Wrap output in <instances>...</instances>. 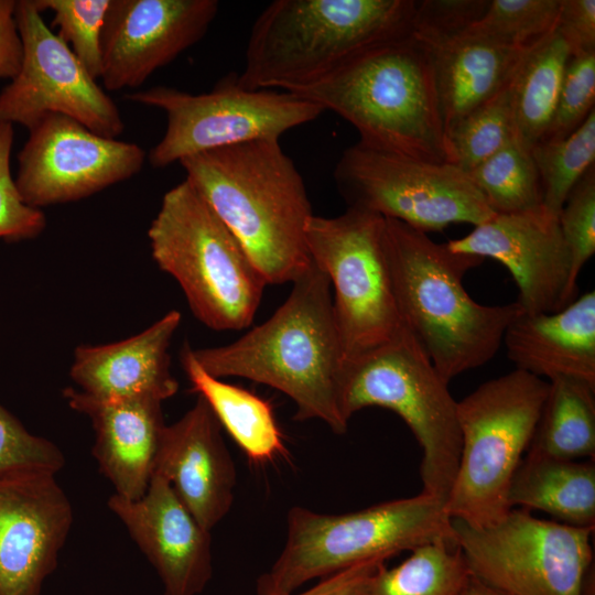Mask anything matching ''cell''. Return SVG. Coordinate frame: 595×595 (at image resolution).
<instances>
[{
	"label": "cell",
	"mask_w": 595,
	"mask_h": 595,
	"mask_svg": "<svg viewBox=\"0 0 595 595\" xmlns=\"http://www.w3.org/2000/svg\"><path fill=\"white\" fill-rule=\"evenodd\" d=\"M508 87L445 132L451 163L467 174L516 139Z\"/></svg>",
	"instance_id": "obj_32"
},
{
	"label": "cell",
	"mask_w": 595,
	"mask_h": 595,
	"mask_svg": "<svg viewBox=\"0 0 595 595\" xmlns=\"http://www.w3.org/2000/svg\"><path fill=\"white\" fill-rule=\"evenodd\" d=\"M434 542L456 543L454 529L445 504L423 493L339 515L294 506L284 545L258 577L256 593L289 595L355 564Z\"/></svg>",
	"instance_id": "obj_6"
},
{
	"label": "cell",
	"mask_w": 595,
	"mask_h": 595,
	"mask_svg": "<svg viewBox=\"0 0 595 595\" xmlns=\"http://www.w3.org/2000/svg\"><path fill=\"white\" fill-rule=\"evenodd\" d=\"M154 473L172 486L196 521L212 531L234 502L237 470L221 426L198 396L177 421L166 424Z\"/></svg>",
	"instance_id": "obj_20"
},
{
	"label": "cell",
	"mask_w": 595,
	"mask_h": 595,
	"mask_svg": "<svg viewBox=\"0 0 595 595\" xmlns=\"http://www.w3.org/2000/svg\"><path fill=\"white\" fill-rule=\"evenodd\" d=\"M387 560L372 559L323 577L310 588L289 595H361L374 574Z\"/></svg>",
	"instance_id": "obj_41"
},
{
	"label": "cell",
	"mask_w": 595,
	"mask_h": 595,
	"mask_svg": "<svg viewBox=\"0 0 595 595\" xmlns=\"http://www.w3.org/2000/svg\"><path fill=\"white\" fill-rule=\"evenodd\" d=\"M148 238L153 260L176 280L201 323L218 332L251 324L268 283L187 180L164 194Z\"/></svg>",
	"instance_id": "obj_7"
},
{
	"label": "cell",
	"mask_w": 595,
	"mask_h": 595,
	"mask_svg": "<svg viewBox=\"0 0 595 595\" xmlns=\"http://www.w3.org/2000/svg\"><path fill=\"white\" fill-rule=\"evenodd\" d=\"M181 320V313L172 310L126 339L77 346L71 379L78 390L96 399L150 398L163 402L178 390L169 348Z\"/></svg>",
	"instance_id": "obj_22"
},
{
	"label": "cell",
	"mask_w": 595,
	"mask_h": 595,
	"mask_svg": "<svg viewBox=\"0 0 595 595\" xmlns=\"http://www.w3.org/2000/svg\"><path fill=\"white\" fill-rule=\"evenodd\" d=\"M445 244L454 252L504 264L517 284L516 302L523 313L556 312L574 300L570 293L571 260L559 215L543 205L495 214L468 235Z\"/></svg>",
	"instance_id": "obj_18"
},
{
	"label": "cell",
	"mask_w": 595,
	"mask_h": 595,
	"mask_svg": "<svg viewBox=\"0 0 595 595\" xmlns=\"http://www.w3.org/2000/svg\"><path fill=\"white\" fill-rule=\"evenodd\" d=\"M288 93L339 115L364 143L451 163L431 54L412 33L370 46Z\"/></svg>",
	"instance_id": "obj_4"
},
{
	"label": "cell",
	"mask_w": 595,
	"mask_h": 595,
	"mask_svg": "<svg viewBox=\"0 0 595 595\" xmlns=\"http://www.w3.org/2000/svg\"><path fill=\"white\" fill-rule=\"evenodd\" d=\"M14 177L24 202L35 208L79 201L138 174L141 147L99 136L60 113L29 129Z\"/></svg>",
	"instance_id": "obj_15"
},
{
	"label": "cell",
	"mask_w": 595,
	"mask_h": 595,
	"mask_svg": "<svg viewBox=\"0 0 595 595\" xmlns=\"http://www.w3.org/2000/svg\"><path fill=\"white\" fill-rule=\"evenodd\" d=\"M489 0L416 1L411 33L428 47L467 31L486 12Z\"/></svg>",
	"instance_id": "obj_38"
},
{
	"label": "cell",
	"mask_w": 595,
	"mask_h": 595,
	"mask_svg": "<svg viewBox=\"0 0 595 595\" xmlns=\"http://www.w3.org/2000/svg\"><path fill=\"white\" fill-rule=\"evenodd\" d=\"M414 0H275L256 19L238 83L292 91L359 52L411 33Z\"/></svg>",
	"instance_id": "obj_5"
},
{
	"label": "cell",
	"mask_w": 595,
	"mask_h": 595,
	"mask_svg": "<svg viewBox=\"0 0 595 595\" xmlns=\"http://www.w3.org/2000/svg\"><path fill=\"white\" fill-rule=\"evenodd\" d=\"M368 407L391 410L408 425L422 451L421 493L445 504L461 453L457 401L405 326L392 340L342 366L343 418L349 422Z\"/></svg>",
	"instance_id": "obj_8"
},
{
	"label": "cell",
	"mask_w": 595,
	"mask_h": 595,
	"mask_svg": "<svg viewBox=\"0 0 595 595\" xmlns=\"http://www.w3.org/2000/svg\"><path fill=\"white\" fill-rule=\"evenodd\" d=\"M192 353L216 378H246L281 391L293 401L298 421L321 420L337 434L348 428L339 408L343 361L332 288L313 261L266 322L232 343Z\"/></svg>",
	"instance_id": "obj_1"
},
{
	"label": "cell",
	"mask_w": 595,
	"mask_h": 595,
	"mask_svg": "<svg viewBox=\"0 0 595 595\" xmlns=\"http://www.w3.org/2000/svg\"><path fill=\"white\" fill-rule=\"evenodd\" d=\"M13 126L0 122V239L20 241L37 237L46 227L42 209L22 198L11 172Z\"/></svg>",
	"instance_id": "obj_37"
},
{
	"label": "cell",
	"mask_w": 595,
	"mask_h": 595,
	"mask_svg": "<svg viewBox=\"0 0 595 595\" xmlns=\"http://www.w3.org/2000/svg\"><path fill=\"white\" fill-rule=\"evenodd\" d=\"M15 8V0H0V79H13L22 64L23 42Z\"/></svg>",
	"instance_id": "obj_42"
},
{
	"label": "cell",
	"mask_w": 595,
	"mask_h": 595,
	"mask_svg": "<svg viewBox=\"0 0 595 595\" xmlns=\"http://www.w3.org/2000/svg\"><path fill=\"white\" fill-rule=\"evenodd\" d=\"M18 465L58 473L65 456L52 441L31 433L0 403V469Z\"/></svg>",
	"instance_id": "obj_39"
},
{
	"label": "cell",
	"mask_w": 595,
	"mask_h": 595,
	"mask_svg": "<svg viewBox=\"0 0 595 595\" xmlns=\"http://www.w3.org/2000/svg\"><path fill=\"white\" fill-rule=\"evenodd\" d=\"M41 12L53 13L55 34L69 46L95 78L101 72V33L110 0H34Z\"/></svg>",
	"instance_id": "obj_34"
},
{
	"label": "cell",
	"mask_w": 595,
	"mask_h": 595,
	"mask_svg": "<svg viewBox=\"0 0 595 595\" xmlns=\"http://www.w3.org/2000/svg\"><path fill=\"white\" fill-rule=\"evenodd\" d=\"M529 48L495 44L468 31L428 47L445 132L505 90Z\"/></svg>",
	"instance_id": "obj_24"
},
{
	"label": "cell",
	"mask_w": 595,
	"mask_h": 595,
	"mask_svg": "<svg viewBox=\"0 0 595 595\" xmlns=\"http://www.w3.org/2000/svg\"><path fill=\"white\" fill-rule=\"evenodd\" d=\"M383 230V217L349 207L335 217L313 215L306 227L311 259L334 290L333 313L343 365L392 340L404 327L393 294Z\"/></svg>",
	"instance_id": "obj_10"
},
{
	"label": "cell",
	"mask_w": 595,
	"mask_h": 595,
	"mask_svg": "<svg viewBox=\"0 0 595 595\" xmlns=\"http://www.w3.org/2000/svg\"><path fill=\"white\" fill-rule=\"evenodd\" d=\"M541 187L542 205L559 215L570 192L595 162V109L570 136L543 140L531 150Z\"/></svg>",
	"instance_id": "obj_31"
},
{
	"label": "cell",
	"mask_w": 595,
	"mask_h": 595,
	"mask_svg": "<svg viewBox=\"0 0 595 595\" xmlns=\"http://www.w3.org/2000/svg\"><path fill=\"white\" fill-rule=\"evenodd\" d=\"M63 397L71 409L89 419L95 433L91 453L115 494L140 499L154 474L166 426L162 402L150 398L101 400L73 387L65 388Z\"/></svg>",
	"instance_id": "obj_21"
},
{
	"label": "cell",
	"mask_w": 595,
	"mask_h": 595,
	"mask_svg": "<svg viewBox=\"0 0 595 595\" xmlns=\"http://www.w3.org/2000/svg\"><path fill=\"white\" fill-rule=\"evenodd\" d=\"M218 8L216 0H110L101 33L104 88L141 86L206 34Z\"/></svg>",
	"instance_id": "obj_17"
},
{
	"label": "cell",
	"mask_w": 595,
	"mask_h": 595,
	"mask_svg": "<svg viewBox=\"0 0 595 595\" xmlns=\"http://www.w3.org/2000/svg\"><path fill=\"white\" fill-rule=\"evenodd\" d=\"M559 225L571 260L570 293L575 299L577 278L595 253V169L591 167L570 192Z\"/></svg>",
	"instance_id": "obj_35"
},
{
	"label": "cell",
	"mask_w": 595,
	"mask_h": 595,
	"mask_svg": "<svg viewBox=\"0 0 595 595\" xmlns=\"http://www.w3.org/2000/svg\"><path fill=\"white\" fill-rule=\"evenodd\" d=\"M178 163L268 284L292 283L310 267L306 227L314 214L304 180L279 139L214 149Z\"/></svg>",
	"instance_id": "obj_2"
},
{
	"label": "cell",
	"mask_w": 595,
	"mask_h": 595,
	"mask_svg": "<svg viewBox=\"0 0 595 595\" xmlns=\"http://www.w3.org/2000/svg\"><path fill=\"white\" fill-rule=\"evenodd\" d=\"M502 343L516 369L550 380L575 377L595 385V292L552 313H520Z\"/></svg>",
	"instance_id": "obj_23"
},
{
	"label": "cell",
	"mask_w": 595,
	"mask_h": 595,
	"mask_svg": "<svg viewBox=\"0 0 595 595\" xmlns=\"http://www.w3.org/2000/svg\"><path fill=\"white\" fill-rule=\"evenodd\" d=\"M570 57L569 46L555 29L524 53L509 84L516 140L528 150L550 128Z\"/></svg>",
	"instance_id": "obj_27"
},
{
	"label": "cell",
	"mask_w": 595,
	"mask_h": 595,
	"mask_svg": "<svg viewBox=\"0 0 595 595\" xmlns=\"http://www.w3.org/2000/svg\"><path fill=\"white\" fill-rule=\"evenodd\" d=\"M461 595H510L498 588H495L474 576H469Z\"/></svg>",
	"instance_id": "obj_43"
},
{
	"label": "cell",
	"mask_w": 595,
	"mask_h": 595,
	"mask_svg": "<svg viewBox=\"0 0 595 595\" xmlns=\"http://www.w3.org/2000/svg\"><path fill=\"white\" fill-rule=\"evenodd\" d=\"M472 576L510 595H593L594 529L511 508L486 527L452 519Z\"/></svg>",
	"instance_id": "obj_11"
},
{
	"label": "cell",
	"mask_w": 595,
	"mask_h": 595,
	"mask_svg": "<svg viewBox=\"0 0 595 595\" xmlns=\"http://www.w3.org/2000/svg\"><path fill=\"white\" fill-rule=\"evenodd\" d=\"M555 29L565 40L571 56L595 52V1L560 0Z\"/></svg>",
	"instance_id": "obj_40"
},
{
	"label": "cell",
	"mask_w": 595,
	"mask_h": 595,
	"mask_svg": "<svg viewBox=\"0 0 595 595\" xmlns=\"http://www.w3.org/2000/svg\"><path fill=\"white\" fill-rule=\"evenodd\" d=\"M53 470L0 469V595H41L71 531L72 504Z\"/></svg>",
	"instance_id": "obj_16"
},
{
	"label": "cell",
	"mask_w": 595,
	"mask_h": 595,
	"mask_svg": "<svg viewBox=\"0 0 595 595\" xmlns=\"http://www.w3.org/2000/svg\"><path fill=\"white\" fill-rule=\"evenodd\" d=\"M560 0H490L467 31L502 46L529 48L556 28Z\"/></svg>",
	"instance_id": "obj_33"
},
{
	"label": "cell",
	"mask_w": 595,
	"mask_h": 595,
	"mask_svg": "<svg viewBox=\"0 0 595 595\" xmlns=\"http://www.w3.org/2000/svg\"><path fill=\"white\" fill-rule=\"evenodd\" d=\"M496 214L542 205L540 176L530 150L516 139L468 173Z\"/></svg>",
	"instance_id": "obj_30"
},
{
	"label": "cell",
	"mask_w": 595,
	"mask_h": 595,
	"mask_svg": "<svg viewBox=\"0 0 595 595\" xmlns=\"http://www.w3.org/2000/svg\"><path fill=\"white\" fill-rule=\"evenodd\" d=\"M549 382L516 369L490 379L461 401V453L445 501L451 519L486 527L509 510L511 479L531 443Z\"/></svg>",
	"instance_id": "obj_9"
},
{
	"label": "cell",
	"mask_w": 595,
	"mask_h": 595,
	"mask_svg": "<svg viewBox=\"0 0 595 595\" xmlns=\"http://www.w3.org/2000/svg\"><path fill=\"white\" fill-rule=\"evenodd\" d=\"M549 388L527 453L563 459L595 457V385L556 376Z\"/></svg>",
	"instance_id": "obj_28"
},
{
	"label": "cell",
	"mask_w": 595,
	"mask_h": 595,
	"mask_svg": "<svg viewBox=\"0 0 595 595\" xmlns=\"http://www.w3.org/2000/svg\"><path fill=\"white\" fill-rule=\"evenodd\" d=\"M126 98L166 116L165 132L148 155L149 163L159 169L214 149L280 140L286 131L324 112L320 105L288 91L248 89L238 83L237 75L223 78L207 93L154 86Z\"/></svg>",
	"instance_id": "obj_12"
},
{
	"label": "cell",
	"mask_w": 595,
	"mask_h": 595,
	"mask_svg": "<svg viewBox=\"0 0 595 595\" xmlns=\"http://www.w3.org/2000/svg\"><path fill=\"white\" fill-rule=\"evenodd\" d=\"M385 251L403 325L442 378L450 381L494 358L517 302L484 305L463 285L465 273L484 259L452 251L396 219L385 218Z\"/></svg>",
	"instance_id": "obj_3"
},
{
	"label": "cell",
	"mask_w": 595,
	"mask_h": 595,
	"mask_svg": "<svg viewBox=\"0 0 595 595\" xmlns=\"http://www.w3.org/2000/svg\"><path fill=\"white\" fill-rule=\"evenodd\" d=\"M594 104L595 52L571 56L564 71L552 121L543 140H558L570 136L594 110Z\"/></svg>",
	"instance_id": "obj_36"
},
{
	"label": "cell",
	"mask_w": 595,
	"mask_h": 595,
	"mask_svg": "<svg viewBox=\"0 0 595 595\" xmlns=\"http://www.w3.org/2000/svg\"><path fill=\"white\" fill-rule=\"evenodd\" d=\"M15 19L23 42L19 73L0 91V122L28 130L44 116H67L90 131L119 137L120 110L80 61L45 23L34 0L17 1Z\"/></svg>",
	"instance_id": "obj_14"
},
{
	"label": "cell",
	"mask_w": 595,
	"mask_h": 595,
	"mask_svg": "<svg viewBox=\"0 0 595 595\" xmlns=\"http://www.w3.org/2000/svg\"><path fill=\"white\" fill-rule=\"evenodd\" d=\"M396 566L383 564L361 595H461L470 573L456 543L434 542L410 551Z\"/></svg>",
	"instance_id": "obj_29"
},
{
	"label": "cell",
	"mask_w": 595,
	"mask_h": 595,
	"mask_svg": "<svg viewBox=\"0 0 595 595\" xmlns=\"http://www.w3.org/2000/svg\"><path fill=\"white\" fill-rule=\"evenodd\" d=\"M334 180L349 208L396 219L420 231L474 227L496 213L467 173L361 141L340 155Z\"/></svg>",
	"instance_id": "obj_13"
},
{
	"label": "cell",
	"mask_w": 595,
	"mask_h": 595,
	"mask_svg": "<svg viewBox=\"0 0 595 595\" xmlns=\"http://www.w3.org/2000/svg\"><path fill=\"white\" fill-rule=\"evenodd\" d=\"M180 360L193 391L204 398L221 429L251 462H269L286 452L269 401L207 374L187 343L182 347Z\"/></svg>",
	"instance_id": "obj_26"
},
{
	"label": "cell",
	"mask_w": 595,
	"mask_h": 595,
	"mask_svg": "<svg viewBox=\"0 0 595 595\" xmlns=\"http://www.w3.org/2000/svg\"><path fill=\"white\" fill-rule=\"evenodd\" d=\"M109 510L155 570L163 595H199L213 576L210 531L204 529L154 473L145 494L129 500L112 494Z\"/></svg>",
	"instance_id": "obj_19"
},
{
	"label": "cell",
	"mask_w": 595,
	"mask_h": 595,
	"mask_svg": "<svg viewBox=\"0 0 595 595\" xmlns=\"http://www.w3.org/2000/svg\"><path fill=\"white\" fill-rule=\"evenodd\" d=\"M508 505L559 522L595 527V463L526 453L509 486Z\"/></svg>",
	"instance_id": "obj_25"
}]
</instances>
